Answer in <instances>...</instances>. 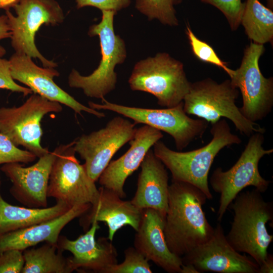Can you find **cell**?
Wrapping results in <instances>:
<instances>
[{
	"mask_svg": "<svg viewBox=\"0 0 273 273\" xmlns=\"http://www.w3.org/2000/svg\"><path fill=\"white\" fill-rule=\"evenodd\" d=\"M264 51L263 44L251 41L244 50L240 67L232 69L229 75L241 94L242 106L239 108L241 113L255 123L265 118L273 107V78L265 77L259 66Z\"/></svg>",
	"mask_w": 273,
	"mask_h": 273,
	"instance_id": "obj_11",
	"label": "cell"
},
{
	"mask_svg": "<svg viewBox=\"0 0 273 273\" xmlns=\"http://www.w3.org/2000/svg\"><path fill=\"white\" fill-rule=\"evenodd\" d=\"M31 58L17 53L11 57L9 61L14 80L24 84L34 94L69 107L76 114H81L84 111L98 118L105 117L104 113L82 104L59 87L53 80L60 74L55 68L40 67Z\"/></svg>",
	"mask_w": 273,
	"mask_h": 273,
	"instance_id": "obj_15",
	"label": "cell"
},
{
	"mask_svg": "<svg viewBox=\"0 0 273 273\" xmlns=\"http://www.w3.org/2000/svg\"><path fill=\"white\" fill-rule=\"evenodd\" d=\"M267 2L268 3V8L271 9H271H272V4H273V0H267Z\"/></svg>",
	"mask_w": 273,
	"mask_h": 273,
	"instance_id": "obj_39",
	"label": "cell"
},
{
	"mask_svg": "<svg viewBox=\"0 0 273 273\" xmlns=\"http://www.w3.org/2000/svg\"><path fill=\"white\" fill-rule=\"evenodd\" d=\"M16 16L6 10L12 32L11 44L15 53L38 59L44 67L57 65L44 58L35 43L36 32L43 24L54 26L64 19L62 9L55 0H20L13 7Z\"/></svg>",
	"mask_w": 273,
	"mask_h": 273,
	"instance_id": "obj_9",
	"label": "cell"
},
{
	"mask_svg": "<svg viewBox=\"0 0 273 273\" xmlns=\"http://www.w3.org/2000/svg\"><path fill=\"white\" fill-rule=\"evenodd\" d=\"M220 10L225 17L232 31L236 30L241 24L244 3L241 0H201Z\"/></svg>",
	"mask_w": 273,
	"mask_h": 273,
	"instance_id": "obj_30",
	"label": "cell"
},
{
	"mask_svg": "<svg viewBox=\"0 0 273 273\" xmlns=\"http://www.w3.org/2000/svg\"><path fill=\"white\" fill-rule=\"evenodd\" d=\"M125 259L120 264H115L105 273H151L149 260L134 247L124 251Z\"/></svg>",
	"mask_w": 273,
	"mask_h": 273,
	"instance_id": "obj_28",
	"label": "cell"
},
{
	"mask_svg": "<svg viewBox=\"0 0 273 273\" xmlns=\"http://www.w3.org/2000/svg\"><path fill=\"white\" fill-rule=\"evenodd\" d=\"M272 270L273 255L268 254L264 261L259 266V273H272Z\"/></svg>",
	"mask_w": 273,
	"mask_h": 273,
	"instance_id": "obj_35",
	"label": "cell"
},
{
	"mask_svg": "<svg viewBox=\"0 0 273 273\" xmlns=\"http://www.w3.org/2000/svg\"><path fill=\"white\" fill-rule=\"evenodd\" d=\"M24 263L21 250L10 249L0 252V273H20Z\"/></svg>",
	"mask_w": 273,
	"mask_h": 273,
	"instance_id": "obj_31",
	"label": "cell"
},
{
	"mask_svg": "<svg viewBox=\"0 0 273 273\" xmlns=\"http://www.w3.org/2000/svg\"><path fill=\"white\" fill-rule=\"evenodd\" d=\"M56 152H49L33 165L24 167L20 163L3 164L0 170L11 181V195L29 208L48 207L47 190Z\"/></svg>",
	"mask_w": 273,
	"mask_h": 273,
	"instance_id": "obj_16",
	"label": "cell"
},
{
	"mask_svg": "<svg viewBox=\"0 0 273 273\" xmlns=\"http://www.w3.org/2000/svg\"><path fill=\"white\" fill-rule=\"evenodd\" d=\"M0 181V236L59 216L72 207L60 201L51 207L35 208L13 205L3 198Z\"/></svg>",
	"mask_w": 273,
	"mask_h": 273,
	"instance_id": "obj_23",
	"label": "cell"
},
{
	"mask_svg": "<svg viewBox=\"0 0 273 273\" xmlns=\"http://www.w3.org/2000/svg\"><path fill=\"white\" fill-rule=\"evenodd\" d=\"M90 207L89 203L76 205L56 218L0 236V252L10 249L23 251L44 241L57 245L60 232L65 225L82 215Z\"/></svg>",
	"mask_w": 273,
	"mask_h": 273,
	"instance_id": "obj_22",
	"label": "cell"
},
{
	"mask_svg": "<svg viewBox=\"0 0 273 273\" xmlns=\"http://www.w3.org/2000/svg\"><path fill=\"white\" fill-rule=\"evenodd\" d=\"M207 199L188 183L172 180L169 185L164 234L168 249L176 256L183 257L213 235L214 229L202 208Z\"/></svg>",
	"mask_w": 273,
	"mask_h": 273,
	"instance_id": "obj_1",
	"label": "cell"
},
{
	"mask_svg": "<svg viewBox=\"0 0 273 273\" xmlns=\"http://www.w3.org/2000/svg\"><path fill=\"white\" fill-rule=\"evenodd\" d=\"M239 93L230 79L218 83L207 78L191 83L183 101L184 109L188 115H195L211 124L222 117L227 118L240 133L247 136L256 132L264 133L265 129L246 119L237 106Z\"/></svg>",
	"mask_w": 273,
	"mask_h": 273,
	"instance_id": "obj_4",
	"label": "cell"
},
{
	"mask_svg": "<svg viewBox=\"0 0 273 273\" xmlns=\"http://www.w3.org/2000/svg\"><path fill=\"white\" fill-rule=\"evenodd\" d=\"M36 158L32 153L19 149L0 133V165L15 162L27 164L35 161Z\"/></svg>",
	"mask_w": 273,
	"mask_h": 273,
	"instance_id": "obj_29",
	"label": "cell"
},
{
	"mask_svg": "<svg viewBox=\"0 0 273 273\" xmlns=\"http://www.w3.org/2000/svg\"><path fill=\"white\" fill-rule=\"evenodd\" d=\"M62 110L60 103L34 94L21 106L0 107V133L39 158L49 152L40 144V122L46 115Z\"/></svg>",
	"mask_w": 273,
	"mask_h": 273,
	"instance_id": "obj_10",
	"label": "cell"
},
{
	"mask_svg": "<svg viewBox=\"0 0 273 273\" xmlns=\"http://www.w3.org/2000/svg\"><path fill=\"white\" fill-rule=\"evenodd\" d=\"M0 89L21 93L24 96L32 93L29 88L22 86L15 82L11 74L9 61L2 58L0 59Z\"/></svg>",
	"mask_w": 273,
	"mask_h": 273,
	"instance_id": "obj_32",
	"label": "cell"
},
{
	"mask_svg": "<svg viewBox=\"0 0 273 273\" xmlns=\"http://www.w3.org/2000/svg\"><path fill=\"white\" fill-rule=\"evenodd\" d=\"M244 151L236 163L229 170L218 167L213 172L210 183L212 189L220 194L217 220L220 221L230 203L244 189L253 186L261 193L266 192L270 183L259 171L260 159L273 153V149H264L263 133L256 132L249 136Z\"/></svg>",
	"mask_w": 273,
	"mask_h": 273,
	"instance_id": "obj_7",
	"label": "cell"
},
{
	"mask_svg": "<svg viewBox=\"0 0 273 273\" xmlns=\"http://www.w3.org/2000/svg\"><path fill=\"white\" fill-rule=\"evenodd\" d=\"M6 53L5 48L0 45V59L2 58Z\"/></svg>",
	"mask_w": 273,
	"mask_h": 273,
	"instance_id": "obj_38",
	"label": "cell"
},
{
	"mask_svg": "<svg viewBox=\"0 0 273 273\" xmlns=\"http://www.w3.org/2000/svg\"><path fill=\"white\" fill-rule=\"evenodd\" d=\"M241 20L251 41L258 44L272 43L273 12L259 0H246Z\"/></svg>",
	"mask_w": 273,
	"mask_h": 273,
	"instance_id": "obj_25",
	"label": "cell"
},
{
	"mask_svg": "<svg viewBox=\"0 0 273 273\" xmlns=\"http://www.w3.org/2000/svg\"><path fill=\"white\" fill-rule=\"evenodd\" d=\"M183 264H192L198 272L259 273V266L250 256L242 255L229 243L220 223L211 238L181 258Z\"/></svg>",
	"mask_w": 273,
	"mask_h": 273,
	"instance_id": "obj_14",
	"label": "cell"
},
{
	"mask_svg": "<svg viewBox=\"0 0 273 273\" xmlns=\"http://www.w3.org/2000/svg\"><path fill=\"white\" fill-rule=\"evenodd\" d=\"M180 273H199L192 264H183Z\"/></svg>",
	"mask_w": 273,
	"mask_h": 273,
	"instance_id": "obj_37",
	"label": "cell"
},
{
	"mask_svg": "<svg viewBox=\"0 0 273 273\" xmlns=\"http://www.w3.org/2000/svg\"><path fill=\"white\" fill-rule=\"evenodd\" d=\"M12 32L6 15L0 16V40L11 37Z\"/></svg>",
	"mask_w": 273,
	"mask_h": 273,
	"instance_id": "obj_34",
	"label": "cell"
},
{
	"mask_svg": "<svg viewBox=\"0 0 273 273\" xmlns=\"http://www.w3.org/2000/svg\"><path fill=\"white\" fill-rule=\"evenodd\" d=\"M163 137L161 131L147 125L136 128L129 142V149L118 159L110 162L99 178V184L121 198L125 197L123 187L126 179L140 166L149 150Z\"/></svg>",
	"mask_w": 273,
	"mask_h": 273,
	"instance_id": "obj_18",
	"label": "cell"
},
{
	"mask_svg": "<svg viewBox=\"0 0 273 273\" xmlns=\"http://www.w3.org/2000/svg\"><path fill=\"white\" fill-rule=\"evenodd\" d=\"M76 7L80 9L91 6L101 11H113L116 13L129 7L130 0H75Z\"/></svg>",
	"mask_w": 273,
	"mask_h": 273,
	"instance_id": "obj_33",
	"label": "cell"
},
{
	"mask_svg": "<svg viewBox=\"0 0 273 273\" xmlns=\"http://www.w3.org/2000/svg\"><path fill=\"white\" fill-rule=\"evenodd\" d=\"M57 245L48 242L23 251L24 265L21 273H70L68 259Z\"/></svg>",
	"mask_w": 273,
	"mask_h": 273,
	"instance_id": "obj_24",
	"label": "cell"
},
{
	"mask_svg": "<svg viewBox=\"0 0 273 273\" xmlns=\"http://www.w3.org/2000/svg\"><path fill=\"white\" fill-rule=\"evenodd\" d=\"M228 208L233 210L234 218L225 236L227 240L236 251L248 254L260 266L273 240L266 226L272 221V203L265 201L254 189L239 193Z\"/></svg>",
	"mask_w": 273,
	"mask_h": 273,
	"instance_id": "obj_3",
	"label": "cell"
},
{
	"mask_svg": "<svg viewBox=\"0 0 273 273\" xmlns=\"http://www.w3.org/2000/svg\"><path fill=\"white\" fill-rule=\"evenodd\" d=\"M101 104L89 102L95 110L111 111L133 120L135 125L142 123L164 131L173 139L176 149L181 151L192 142L201 138L209 122L190 117L184 109V102L171 108L148 109L129 107L111 103L105 99Z\"/></svg>",
	"mask_w": 273,
	"mask_h": 273,
	"instance_id": "obj_8",
	"label": "cell"
},
{
	"mask_svg": "<svg viewBox=\"0 0 273 273\" xmlns=\"http://www.w3.org/2000/svg\"><path fill=\"white\" fill-rule=\"evenodd\" d=\"M135 124L120 116L114 117L106 125L74 141V149L85 161L89 176L97 181L114 155L133 137Z\"/></svg>",
	"mask_w": 273,
	"mask_h": 273,
	"instance_id": "obj_13",
	"label": "cell"
},
{
	"mask_svg": "<svg viewBox=\"0 0 273 273\" xmlns=\"http://www.w3.org/2000/svg\"><path fill=\"white\" fill-rule=\"evenodd\" d=\"M74 141L62 144L54 150L53 162L47 190L48 197H53L71 207L94 204L99 197V189L88 175L83 164L75 156Z\"/></svg>",
	"mask_w": 273,
	"mask_h": 273,
	"instance_id": "obj_12",
	"label": "cell"
},
{
	"mask_svg": "<svg viewBox=\"0 0 273 273\" xmlns=\"http://www.w3.org/2000/svg\"><path fill=\"white\" fill-rule=\"evenodd\" d=\"M101 21L90 26L88 34L98 36L101 47V60L96 69L87 76L81 75L72 69L68 76L69 85L80 88L88 97L104 99L116 87L117 73L114 69L123 63L127 56L124 40L115 34L114 17L117 13L113 11H101Z\"/></svg>",
	"mask_w": 273,
	"mask_h": 273,
	"instance_id": "obj_5",
	"label": "cell"
},
{
	"mask_svg": "<svg viewBox=\"0 0 273 273\" xmlns=\"http://www.w3.org/2000/svg\"><path fill=\"white\" fill-rule=\"evenodd\" d=\"M186 33L192 52L199 60L222 69L230 75L232 69L228 67L226 62L220 59L211 46L198 38L188 25L186 26Z\"/></svg>",
	"mask_w": 273,
	"mask_h": 273,
	"instance_id": "obj_27",
	"label": "cell"
},
{
	"mask_svg": "<svg viewBox=\"0 0 273 273\" xmlns=\"http://www.w3.org/2000/svg\"><path fill=\"white\" fill-rule=\"evenodd\" d=\"M128 82L131 90L153 95L158 104L165 108L183 102L191 84L183 64L166 53L136 63Z\"/></svg>",
	"mask_w": 273,
	"mask_h": 273,
	"instance_id": "obj_6",
	"label": "cell"
},
{
	"mask_svg": "<svg viewBox=\"0 0 273 273\" xmlns=\"http://www.w3.org/2000/svg\"><path fill=\"white\" fill-rule=\"evenodd\" d=\"M211 124V140L197 149L187 152L175 151L160 140L153 146L154 154L170 170L172 180L195 186L208 200L212 198L208 186V174L215 157L224 148L242 142L237 135L231 132L224 119H220Z\"/></svg>",
	"mask_w": 273,
	"mask_h": 273,
	"instance_id": "obj_2",
	"label": "cell"
},
{
	"mask_svg": "<svg viewBox=\"0 0 273 273\" xmlns=\"http://www.w3.org/2000/svg\"><path fill=\"white\" fill-rule=\"evenodd\" d=\"M98 221L94 220L86 233L75 240L59 236L58 247L63 251L70 252L73 256L68 259L71 272L75 270L105 273L111 266L118 263L116 248L108 238L95 239L97 231L100 229Z\"/></svg>",
	"mask_w": 273,
	"mask_h": 273,
	"instance_id": "obj_17",
	"label": "cell"
},
{
	"mask_svg": "<svg viewBox=\"0 0 273 273\" xmlns=\"http://www.w3.org/2000/svg\"><path fill=\"white\" fill-rule=\"evenodd\" d=\"M99 197L89 210L81 215L80 225L87 231L94 220L102 221L108 228V238L113 241L116 232L128 225L136 232L138 230L143 216V209L134 205L130 201L123 200L114 191L101 187Z\"/></svg>",
	"mask_w": 273,
	"mask_h": 273,
	"instance_id": "obj_19",
	"label": "cell"
},
{
	"mask_svg": "<svg viewBox=\"0 0 273 273\" xmlns=\"http://www.w3.org/2000/svg\"><path fill=\"white\" fill-rule=\"evenodd\" d=\"M135 7L149 20L157 19L164 25H178L173 0H135Z\"/></svg>",
	"mask_w": 273,
	"mask_h": 273,
	"instance_id": "obj_26",
	"label": "cell"
},
{
	"mask_svg": "<svg viewBox=\"0 0 273 273\" xmlns=\"http://www.w3.org/2000/svg\"><path fill=\"white\" fill-rule=\"evenodd\" d=\"M20 0H0V9L9 10L10 8H13Z\"/></svg>",
	"mask_w": 273,
	"mask_h": 273,
	"instance_id": "obj_36",
	"label": "cell"
},
{
	"mask_svg": "<svg viewBox=\"0 0 273 273\" xmlns=\"http://www.w3.org/2000/svg\"><path fill=\"white\" fill-rule=\"evenodd\" d=\"M182 0H173L174 5H178L181 3Z\"/></svg>",
	"mask_w": 273,
	"mask_h": 273,
	"instance_id": "obj_40",
	"label": "cell"
},
{
	"mask_svg": "<svg viewBox=\"0 0 273 273\" xmlns=\"http://www.w3.org/2000/svg\"><path fill=\"white\" fill-rule=\"evenodd\" d=\"M165 217L157 211L143 209V216L135 235L134 248L149 261L169 273H180L181 258L170 252L164 234Z\"/></svg>",
	"mask_w": 273,
	"mask_h": 273,
	"instance_id": "obj_20",
	"label": "cell"
},
{
	"mask_svg": "<svg viewBox=\"0 0 273 273\" xmlns=\"http://www.w3.org/2000/svg\"><path fill=\"white\" fill-rule=\"evenodd\" d=\"M137 189L131 202L141 209H153L165 217L168 201V175L165 166L152 150L140 165Z\"/></svg>",
	"mask_w": 273,
	"mask_h": 273,
	"instance_id": "obj_21",
	"label": "cell"
}]
</instances>
